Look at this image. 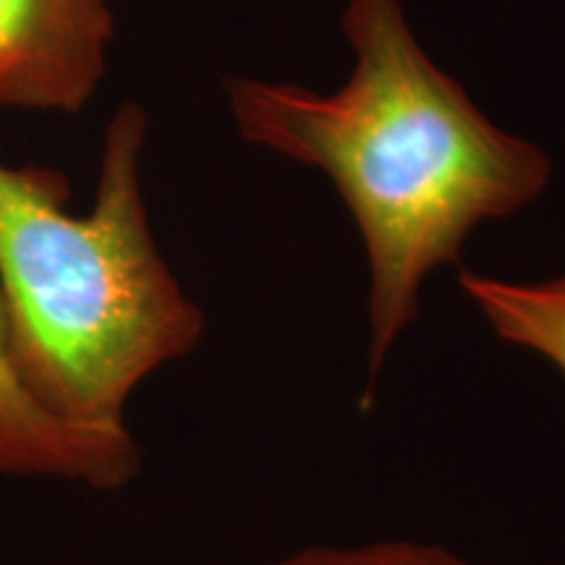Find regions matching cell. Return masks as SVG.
<instances>
[{"label":"cell","instance_id":"obj_6","mask_svg":"<svg viewBox=\"0 0 565 565\" xmlns=\"http://www.w3.org/2000/svg\"><path fill=\"white\" fill-rule=\"evenodd\" d=\"M270 565H471L440 545L412 540H383L366 545H317L280 557Z\"/></svg>","mask_w":565,"mask_h":565},{"label":"cell","instance_id":"obj_4","mask_svg":"<svg viewBox=\"0 0 565 565\" xmlns=\"http://www.w3.org/2000/svg\"><path fill=\"white\" fill-rule=\"evenodd\" d=\"M139 466L131 429L103 433L76 427L47 412L26 391L13 364L0 299V475L118 490L134 482Z\"/></svg>","mask_w":565,"mask_h":565},{"label":"cell","instance_id":"obj_1","mask_svg":"<svg viewBox=\"0 0 565 565\" xmlns=\"http://www.w3.org/2000/svg\"><path fill=\"white\" fill-rule=\"evenodd\" d=\"M341 26L353 71L333 95L259 79L225 89L238 134L322 171L356 223L370 265V398L429 275L461 263L479 225L545 192L553 160L494 126L424 53L401 0H349Z\"/></svg>","mask_w":565,"mask_h":565},{"label":"cell","instance_id":"obj_3","mask_svg":"<svg viewBox=\"0 0 565 565\" xmlns=\"http://www.w3.org/2000/svg\"><path fill=\"white\" fill-rule=\"evenodd\" d=\"M113 32L108 0H0V108L82 110Z\"/></svg>","mask_w":565,"mask_h":565},{"label":"cell","instance_id":"obj_5","mask_svg":"<svg viewBox=\"0 0 565 565\" xmlns=\"http://www.w3.org/2000/svg\"><path fill=\"white\" fill-rule=\"evenodd\" d=\"M458 282L500 341L536 353L565 377V275L521 282L463 270Z\"/></svg>","mask_w":565,"mask_h":565},{"label":"cell","instance_id":"obj_2","mask_svg":"<svg viewBox=\"0 0 565 565\" xmlns=\"http://www.w3.org/2000/svg\"><path fill=\"white\" fill-rule=\"evenodd\" d=\"M147 113L124 103L105 129L95 204L68 212L53 168L0 166V299L13 364L47 412L124 433L137 387L204 335L154 244L139 186Z\"/></svg>","mask_w":565,"mask_h":565}]
</instances>
